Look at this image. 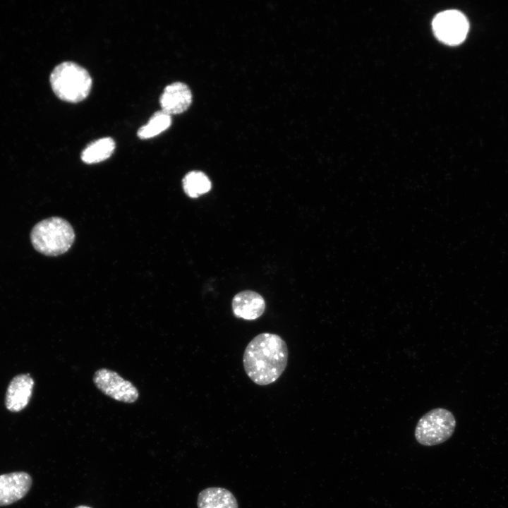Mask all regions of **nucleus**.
I'll use <instances>...</instances> for the list:
<instances>
[{
    "mask_svg": "<svg viewBox=\"0 0 508 508\" xmlns=\"http://www.w3.org/2000/svg\"><path fill=\"white\" fill-rule=\"evenodd\" d=\"M288 348L278 334L263 332L247 345L243 364L248 377L258 385H267L282 375L288 363Z\"/></svg>",
    "mask_w": 508,
    "mask_h": 508,
    "instance_id": "nucleus-1",
    "label": "nucleus"
},
{
    "mask_svg": "<svg viewBox=\"0 0 508 508\" xmlns=\"http://www.w3.org/2000/svg\"><path fill=\"white\" fill-rule=\"evenodd\" d=\"M75 240L72 226L66 219L52 217L36 224L30 232L34 248L47 256H57L69 250Z\"/></svg>",
    "mask_w": 508,
    "mask_h": 508,
    "instance_id": "nucleus-2",
    "label": "nucleus"
},
{
    "mask_svg": "<svg viewBox=\"0 0 508 508\" xmlns=\"http://www.w3.org/2000/svg\"><path fill=\"white\" fill-rule=\"evenodd\" d=\"M49 80L55 95L68 102L83 100L89 95L92 87V78L87 71L71 61L56 66L51 73Z\"/></svg>",
    "mask_w": 508,
    "mask_h": 508,
    "instance_id": "nucleus-3",
    "label": "nucleus"
},
{
    "mask_svg": "<svg viewBox=\"0 0 508 508\" xmlns=\"http://www.w3.org/2000/svg\"><path fill=\"white\" fill-rule=\"evenodd\" d=\"M456 420L449 411L434 409L423 415L415 428V437L424 446H434L447 440L454 433Z\"/></svg>",
    "mask_w": 508,
    "mask_h": 508,
    "instance_id": "nucleus-4",
    "label": "nucleus"
},
{
    "mask_svg": "<svg viewBox=\"0 0 508 508\" xmlns=\"http://www.w3.org/2000/svg\"><path fill=\"white\" fill-rule=\"evenodd\" d=\"M93 382L104 394L117 401L132 404L139 397V392L132 382L109 369L97 370Z\"/></svg>",
    "mask_w": 508,
    "mask_h": 508,
    "instance_id": "nucleus-5",
    "label": "nucleus"
},
{
    "mask_svg": "<svg viewBox=\"0 0 508 508\" xmlns=\"http://www.w3.org/2000/svg\"><path fill=\"white\" fill-rule=\"evenodd\" d=\"M433 29L440 41L454 45L460 44L466 38L468 23L461 12L449 10L441 12L434 18Z\"/></svg>",
    "mask_w": 508,
    "mask_h": 508,
    "instance_id": "nucleus-6",
    "label": "nucleus"
},
{
    "mask_svg": "<svg viewBox=\"0 0 508 508\" xmlns=\"http://www.w3.org/2000/svg\"><path fill=\"white\" fill-rule=\"evenodd\" d=\"M32 478L26 472L18 471L0 475V506L13 504L28 492Z\"/></svg>",
    "mask_w": 508,
    "mask_h": 508,
    "instance_id": "nucleus-7",
    "label": "nucleus"
},
{
    "mask_svg": "<svg viewBox=\"0 0 508 508\" xmlns=\"http://www.w3.org/2000/svg\"><path fill=\"white\" fill-rule=\"evenodd\" d=\"M231 308L236 318L254 320L264 313L266 304L260 294L252 290H244L234 296Z\"/></svg>",
    "mask_w": 508,
    "mask_h": 508,
    "instance_id": "nucleus-8",
    "label": "nucleus"
},
{
    "mask_svg": "<svg viewBox=\"0 0 508 508\" xmlns=\"http://www.w3.org/2000/svg\"><path fill=\"white\" fill-rule=\"evenodd\" d=\"M191 102L192 93L190 88L181 82L168 85L159 98L162 111L169 115L183 113L190 107Z\"/></svg>",
    "mask_w": 508,
    "mask_h": 508,
    "instance_id": "nucleus-9",
    "label": "nucleus"
},
{
    "mask_svg": "<svg viewBox=\"0 0 508 508\" xmlns=\"http://www.w3.org/2000/svg\"><path fill=\"white\" fill-rule=\"evenodd\" d=\"M34 381L30 375L16 376L10 382L6 394V409L12 412L23 410L32 396Z\"/></svg>",
    "mask_w": 508,
    "mask_h": 508,
    "instance_id": "nucleus-10",
    "label": "nucleus"
},
{
    "mask_svg": "<svg viewBox=\"0 0 508 508\" xmlns=\"http://www.w3.org/2000/svg\"><path fill=\"white\" fill-rule=\"evenodd\" d=\"M198 508H238L233 493L227 489L211 487L202 490L197 500Z\"/></svg>",
    "mask_w": 508,
    "mask_h": 508,
    "instance_id": "nucleus-11",
    "label": "nucleus"
},
{
    "mask_svg": "<svg viewBox=\"0 0 508 508\" xmlns=\"http://www.w3.org/2000/svg\"><path fill=\"white\" fill-rule=\"evenodd\" d=\"M115 146V142L111 138H99L90 143L83 150L80 158L86 164L102 162L113 154Z\"/></svg>",
    "mask_w": 508,
    "mask_h": 508,
    "instance_id": "nucleus-12",
    "label": "nucleus"
},
{
    "mask_svg": "<svg viewBox=\"0 0 508 508\" xmlns=\"http://www.w3.org/2000/svg\"><path fill=\"white\" fill-rule=\"evenodd\" d=\"M182 183L184 192L190 198H198L211 188L209 178L200 171H191L186 174Z\"/></svg>",
    "mask_w": 508,
    "mask_h": 508,
    "instance_id": "nucleus-13",
    "label": "nucleus"
},
{
    "mask_svg": "<svg viewBox=\"0 0 508 508\" xmlns=\"http://www.w3.org/2000/svg\"><path fill=\"white\" fill-rule=\"evenodd\" d=\"M171 115L162 110L158 111L152 116L145 125L138 129V136L140 139L153 138L167 130L171 126Z\"/></svg>",
    "mask_w": 508,
    "mask_h": 508,
    "instance_id": "nucleus-14",
    "label": "nucleus"
},
{
    "mask_svg": "<svg viewBox=\"0 0 508 508\" xmlns=\"http://www.w3.org/2000/svg\"><path fill=\"white\" fill-rule=\"evenodd\" d=\"M75 508H91V507L85 506V505H80V506L76 507Z\"/></svg>",
    "mask_w": 508,
    "mask_h": 508,
    "instance_id": "nucleus-15",
    "label": "nucleus"
}]
</instances>
